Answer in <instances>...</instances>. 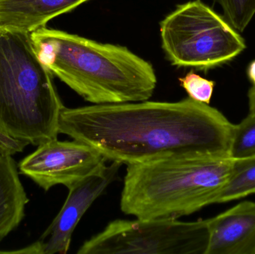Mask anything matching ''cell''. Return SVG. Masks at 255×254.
<instances>
[{
    "label": "cell",
    "instance_id": "7",
    "mask_svg": "<svg viewBox=\"0 0 255 254\" xmlns=\"http://www.w3.org/2000/svg\"><path fill=\"white\" fill-rule=\"evenodd\" d=\"M107 159L88 145L58 139L37 146L18 165L19 173L45 191L57 185L69 189L106 165Z\"/></svg>",
    "mask_w": 255,
    "mask_h": 254
},
{
    "label": "cell",
    "instance_id": "8",
    "mask_svg": "<svg viewBox=\"0 0 255 254\" xmlns=\"http://www.w3.org/2000/svg\"><path fill=\"white\" fill-rule=\"evenodd\" d=\"M69 188L64 205L37 241L39 254H66L72 237L82 216L93 203L116 180L123 164L112 162Z\"/></svg>",
    "mask_w": 255,
    "mask_h": 254
},
{
    "label": "cell",
    "instance_id": "5",
    "mask_svg": "<svg viewBox=\"0 0 255 254\" xmlns=\"http://www.w3.org/2000/svg\"><path fill=\"white\" fill-rule=\"evenodd\" d=\"M162 48L172 65L207 70L233 59L245 40L201 0L177 6L160 23Z\"/></svg>",
    "mask_w": 255,
    "mask_h": 254
},
{
    "label": "cell",
    "instance_id": "12",
    "mask_svg": "<svg viewBox=\"0 0 255 254\" xmlns=\"http://www.w3.org/2000/svg\"><path fill=\"white\" fill-rule=\"evenodd\" d=\"M255 194V156L235 159L232 173L214 204L227 203Z\"/></svg>",
    "mask_w": 255,
    "mask_h": 254
},
{
    "label": "cell",
    "instance_id": "9",
    "mask_svg": "<svg viewBox=\"0 0 255 254\" xmlns=\"http://www.w3.org/2000/svg\"><path fill=\"white\" fill-rule=\"evenodd\" d=\"M207 222L205 254H255V202L243 201Z\"/></svg>",
    "mask_w": 255,
    "mask_h": 254
},
{
    "label": "cell",
    "instance_id": "2",
    "mask_svg": "<svg viewBox=\"0 0 255 254\" xmlns=\"http://www.w3.org/2000/svg\"><path fill=\"white\" fill-rule=\"evenodd\" d=\"M40 62L94 104L147 101L157 76L152 65L124 46L41 27L30 33Z\"/></svg>",
    "mask_w": 255,
    "mask_h": 254
},
{
    "label": "cell",
    "instance_id": "3",
    "mask_svg": "<svg viewBox=\"0 0 255 254\" xmlns=\"http://www.w3.org/2000/svg\"><path fill=\"white\" fill-rule=\"evenodd\" d=\"M64 107L29 33L0 28V152L58 139Z\"/></svg>",
    "mask_w": 255,
    "mask_h": 254
},
{
    "label": "cell",
    "instance_id": "10",
    "mask_svg": "<svg viewBox=\"0 0 255 254\" xmlns=\"http://www.w3.org/2000/svg\"><path fill=\"white\" fill-rule=\"evenodd\" d=\"M89 0H0V28L31 33Z\"/></svg>",
    "mask_w": 255,
    "mask_h": 254
},
{
    "label": "cell",
    "instance_id": "4",
    "mask_svg": "<svg viewBox=\"0 0 255 254\" xmlns=\"http://www.w3.org/2000/svg\"><path fill=\"white\" fill-rule=\"evenodd\" d=\"M235 162L230 157L198 156L127 165L121 210L139 219L193 214L214 204Z\"/></svg>",
    "mask_w": 255,
    "mask_h": 254
},
{
    "label": "cell",
    "instance_id": "13",
    "mask_svg": "<svg viewBox=\"0 0 255 254\" xmlns=\"http://www.w3.org/2000/svg\"><path fill=\"white\" fill-rule=\"evenodd\" d=\"M229 155L234 159L255 156V114L235 125Z\"/></svg>",
    "mask_w": 255,
    "mask_h": 254
},
{
    "label": "cell",
    "instance_id": "14",
    "mask_svg": "<svg viewBox=\"0 0 255 254\" xmlns=\"http://www.w3.org/2000/svg\"><path fill=\"white\" fill-rule=\"evenodd\" d=\"M224 11L225 19L239 32L248 26L255 14V0H214Z\"/></svg>",
    "mask_w": 255,
    "mask_h": 254
},
{
    "label": "cell",
    "instance_id": "1",
    "mask_svg": "<svg viewBox=\"0 0 255 254\" xmlns=\"http://www.w3.org/2000/svg\"><path fill=\"white\" fill-rule=\"evenodd\" d=\"M235 125L190 97L176 102L136 101L68 108L59 134L82 142L108 161L126 165L198 156L230 157Z\"/></svg>",
    "mask_w": 255,
    "mask_h": 254
},
{
    "label": "cell",
    "instance_id": "16",
    "mask_svg": "<svg viewBox=\"0 0 255 254\" xmlns=\"http://www.w3.org/2000/svg\"><path fill=\"white\" fill-rule=\"evenodd\" d=\"M250 113L255 114V85L250 88L248 93Z\"/></svg>",
    "mask_w": 255,
    "mask_h": 254
},
{
    "label": "cell",
    "instance_id": "6",
    "mask_svg": "<svg viewBox=\"0 0 255 254\" xmlns=\"http://www.w3.org/2000/svg\"><path fill=\"white\" fill-rule=\"evenodd\" d=\"M208 222L117 219L82 244L78 254H205Z\"/></svg>",
    "mask_w": 255,
    "mask_h": 254
},
{
    "label": "cell",
    "instance_id": "15",
    "mask_svg": "<svg viewBox=\"0 0 255 254\" xmlns=\"http://www.w3.org/2000/svg\"><path fill=\"white\" fill-rule=\"evenodd\" d=\"M178 80L190 98L199 102L210 104L215 82L204 79L193 71L184 77L180 78Z\"/></svg>",
    "mask_w": 255,
    "mask_h": 254
},
{
    "label": "cell",
    "instance_id": "17",
    "mask_svg": "<svg viewBox=\"0 0 255 254\" xmlns=\"http://www.w3.org/2000/svg\"><path fill=\"white\" fill-rule=\"evenodd\" d=\"M248 75L250 80L255 85V61H253L250 64L248 70Z\"/></svg>",
    "mask_w": 255,
    "mask_h": 254
},
{
    "label": "cell",
    "instance_id": "11",
    "mask_svg": "<svg viewBox=\"0 0 255 254\" xmlns=\"http://www.w3.org/2000/svg\"><path fill=\"white\" fill-rule=\"evenodd\" d=\"M17 168L12 156L0 152V243L19 226L29 201Z\"/></svg>",
    "mask_w": 255,
    "mask_h": 254
}]
</instances>
